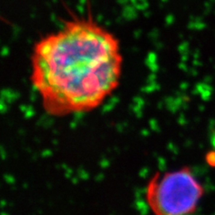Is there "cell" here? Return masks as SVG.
<instances>
[{
	"mask_svg": "<svg viewBox=\"0 0 215 215\" xmlns=\"http://www.w3.org/2000/svg\"><path fill=\"white\" fill-rule=\"evenodd\" d=\"M45 56L35 54L32 84L41 107L50 117L90 112L113 93L120 76L117 49L105 48L98 39L87 41L85 33L69 30L50 38Z\"/></svg>",
	"mask_w": 215,
	"mask_h": 215,
	"instance_id": "1",
	"label": "cell"
},
{
	"mask_svg": "<svg viewBox=\"0 0 215 215\" xmlns=\"http://www.w3.org/2000/svg\"><path fill=\"white\" fill-rule=\"evenodd\" d=\"M203 195V186L188 167L157 171L144 189L146 204L153 215H192Z\"/></svg>",
	"mask_w": 215,
	"mask_h": 215,
	"instance_id": "2",
	"label": "cell"
},
{
	"mask_svg": "<svg viewBox=\"0 0 215 215\" xmlns=\"http://www.w3.org/2000/svg\"><path fill=\"white\" fill-rule=\"evenodd\" d=\"M136 8L131 5V6H125L124 9L122 12V17L127 20V21H132L137 17V13H136Z\"/></svg>",
	"mask_w": 215,
	"mask_h": 215,
	"instance_id": "3",
	"label": "cell"
},
{
	"mask_svg": "<svg viewBox=\"0 0 215 215\" xmlns=\"http://www.w3.org/2000/svg\"><path fill=\"white\" fill-rule=\"evenodd\" d=\"M131 4L139 11H145L149 7L147 0H134Z\"/></svg>",
	"mask_w": 215,
	"mask_h": 215,
	"instance_id": "4",
	"label": "cell"
},
{
	"mask_svg": "<svg viewBox=\"0 0 215 215\" xmlns=\"http://www.w3.org/2000/svg\"><path fill=\"white\" fill-rule=\"evenodd\" d=\"M172 22H173V16L170 15V14H169V15L166 17V24H167V25H169V24H171Z\"/></svg>",
	"mask_w": 215,
	"mask_h": 215,
	"instance_id": "5",
	"label": "cell"
},
{
	"mask_svg": "<svg viewBox=\"0 0 215 215\" xmlns=\"http://www.w3.org/2000/svg\"><path fill=\"white\" fill-rule=\"evenodd\" d=\"M117 3L122 6H127L128 3H130V0H117Z\"/></svg>",
	"mask_w": 215,
	"mask_h": 215,
	"instance_id": "6",
	"label": "cell"
},
{
	"mask_svg": "<svg viewBox=\"0 0 215 215\" xmlns=\"http://www.w3.org/2000/svg\"><path fill=\"white\" fill-rule=\"evenodd\" d=\"M76 9H77V11L79 12V14H83L84 13V7H83V5H81V4L77 6Z\"/></svg>",
	"mask_w": 215,
	"mask_h": 215,
	"instance_id": "7",
	"label": "cell"
},
{
	"mask_svg": "<svg viewBox=\"0 0 215 215\" xmlns=\"http://www.w3.org/2000/svg\"><path fill=\"white\" fill-rule=\"evenodd\" d=\"M13 32H14V36H17L18 33H19V32H20V28L18 26H16V25L13 26Z\"/></svg>",
	"mask_w": 215,
	"mask_h": 215,
	"instance_id": "8",
	"label": "cell"
},
{
	"mask_svg": "<svg viewBox=\"0 0 215 215\" xmlns=\"http://www.w3.org/2000/svg\"><path fill=\"white\" fill-rule=\"evenodd\" d=\"M158 35H159V32H158L156 29L152 30L151 32V33H150V36H151V37H157Z\"/></svg>",
	"mask_w": 215,
	"mask_h": 215,
	"instance_id": "9",
	"label": "cell"
},
{
	"mask_svg": "<svg viewBox=\"0 0 215 215\" xmlns=\"http://www.w3.org/2000/svg\"><path fill=\"white\" fill-rule=\"evenodd\" d=\"M141 33H142L141 30H135V32L134 35H135V38H139V37L141 36Z\"/></svg>",
	"mask_w": 215,
	"mask_h": 215,
	"instance_id": "10",
	"label": "cell"
},
{
	"mask_svg": "<svg viewBox=\"0 0 215 215\" xmlns=\"http://www.w3.org/2000/svg\"><path fill=\"white\" fill-rule=\"evenodd\" d=\"M102 20H103V16H102V14H99V15L97 16V21H98L99 22H101Z\"/></svg>",
	"mask_w": 215,
	"mask_h": 215,
	"instance_id": "11",
	"label": "cell"
},
{
	"mask_svg": "<svg viewBox=\"0 0 215 215\" xmlns=\"http://www.w3.org/2000/svg\"><path fill=\"white\" fill-rule=\"evenodd\" d=\"M143 15L145 17H150L151 16V13L150 12H147V11H143Z\"/></svg>",
	"mask_w": 215,
	"mask_h": 215,
	"instance_id": "12",
	"label": "cell"
},
{
	"mask_svg": "<svg viewBox=\"0 0 215 215\" xmlns=\"http://www.w3.org/2000/svg\"><path fill=\"white\" fill-rule=\"evenodd\" d=\"M50 19H51L52 22H56V18H55V14H51V15H50Z\"/></svg>",
	"mask_w": 215,
	"mask_h": 215,
	"instance_id": "13",
	"label": "cell"
},
{
	"mask_svg": "<svg viewBox=\"0 0 215 215\" xmlns=\"http://www.w3.org/2000/svg\"><path fill=\"white\" fill-rule=\"evenodd\" d=\"M79 3L83 6V5H85L87 3V0H79Z\"/></svg>",
	"mask_w": 215,
	"mask_h": 215,
	"instance_id": "14",
	"label": "cell"
},
{
	"mask_svg": "<svg viewBox=\"0 0 215 215\" xmlns=\"http://www.w3.org/2000/svg\"><path fill=\"white\" fill-rule=\"evenodd\" d=\"M105 25H106V26L110 25V22H109V21H106V22H105Z\"/></svg>",
	"mask_w": 215,
	"mask_h": 215,
	"instance_id": "15",
	"label": "cell"
},
{
	"mask_svg": "<svg viewBox=\"0 0 215 215\" xmlns=\"http://www.w3.org/2000/svg\"><path fill=\"white\" fill-rule=\"evenodd\" d=\"M52 2H53V3H56V2H57V0H52Z\"/></svg>",
	"mask_w": 215,
	"mask_h": 215,
	"instance_id": "16",
	"label": "cell"
},
{
	"mask_svg": "<svg viewBox=\"0 0 215 215\" xmlns=\"http://www.w3.org/2000/svg\"><path fill=\"white\" fill-rule=\"evenodd\" d=\"M161 1H162L163 3H165V2H167V0H161Z\"/></svg>",
	"mask_w": 215,
	"mask_h": 215,
	"instance_id": "17",
	"label": "cell"
},
{
	"mask_svg": "<svg viewBox=\"0 0 215 215\" xmlns=\"http://www.w3.org/2000/svg\"><path fill=\"white\" fill-rule=\"evenodd\" d=\"M133 1H134V0H130V3H132Z\"/></svg>",
	"mask_w": 215,
	"mask_h": 215,
	"instance_id": "18",
	"label": "cell"
}]
</instances>
